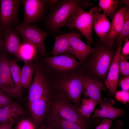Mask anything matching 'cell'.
<instances>
[{
    "mask_svg": "<svg viewBox=\"0 0 129 129\" xmlns=\"http://www.w3.org/2000/svg\"><path fill=\"white\" fill-rule=\"evenodd\" d=\"M81 103V105L78 108V111L82 117L85 118H88L94 111L97 105L96 103L92 99L85 97L82 99Z\"/></svg>",
    "mask_w": 129,
    "mask_h": 129,
    "instance_id": "26",
    "label": "cell"
},
{
    "mask_svg": "<svg viewBox=\"0 0 129 129\" xmlns=\"http://www.w3.org/2000/svg\"><path fill=\"white\" fill-rule=\"evenodd\" d=\"M3 32L0 28V49L2 43V33Z\"/></svg>",
    "mask_w": 129,
    "mask_h": 129,
    "instance_id": "39",
    "label": "cell"
},
{
    "mask_svg": "<svg viewBox=\"0 0 129 129\" xmlns=\"http://www.w3.org/2000/svg\"><path fill=\"white\" fill-rule=\"evenodd\" d=\"M15 30L25 42L33 45L38 53L46 55L47 52L44 45L47 32L33 25L23 24L16 25Z\"/></svg>",
    "mask_w": 129,
    "mask_h": 129,
    "instance_id": "5",
    "label": "cell"
},
{
    "mask_svg": "<svg viewBox=\"0 0 129 129\" xmlns=\"http://www.w3.org/2000/svg\"><path fill=\"white\" fill-rule=\"evenodd\" d=\"M124 44L121 49L120 55L123 56L126 59L128 57L129 54V40L126 39L124 41Z\"/></svg>",
    "mask_w": 129,
    "mask_h": 129,
    "instance_id": "33",
    "label": "cell"
},
{
    "mask_svg": "<svg viewBox=\"0 0 129 129\" xmlns=\"http://www.w3.org/2000/svg\"><path fill=\"white\" fill-rule=\"evenodd\" d=\"M118 0H100L98 5L108 17L112 19L117 11Z\"/></svg>",
    "mask_w": 129,
    "mask_h": 129,
    "instance_id": "25",
    "label": "cell"
},
{
    "mask_svg": "<svg viewBox=\"0 0 129 129\" xmlns=\"http://www.w3.org/2000/svg\"><path fill=\"white\" fill-rule=\"evenodd\" d=\"M121 41L118 43V48L115 56L108 70L105 84L110 93L115 95L117 91L118 82L119 63L121 46L123 43Z\"/></svg>",
    "mask_w": 129,
    "mask_h": 129,
    "instance_id": "13",
    "label": "cell"
},
{
    "mask_svg": "<svg viewBox=\"0 0 129 129\" xmlns=\"http://www.w3.org/2000/svg\"><path fill=\"white\" fill-rule=\"evenodd\" d=\"M25 113L24 110L16 102L4 106L0 108V125L16 122Z\"/></svg>",
    "mask_w": 129,
    "mask_h": 129,
    "instance_id": "20",
    "label": "cell"
},
{
    "mask_svg": "<svg viewBox=\"0 0 129 129\" xmlns=\"http://www.w3.org/2000/svg\"><path fill=\"white\" fill-rule=\"evenodd\" d=\"M124 123L121 120L117 121L113 125L112 129H122L124 125Z\"/></svg>",
    "mask_w": 129,
    "mask_h": 129,
    "instance_id": "35",
    "label": "cell"
},
{
    "mask_svg": "<svg viewBox=\"0 0 129 129\" xmlns=\"http://www.w3.org/2000/svg\"><path fill=\"white\" fill-rule=\"evenodd\" d=\"M110 101L107 99H102L100 106L95 111L91 119L102 117L112 120L124 116L125 115L124 110L114 107Z\"/></svg>",
    "mask_w": 129,
    "mask_h": 129,
    "instance_id": "18",
    "label": "cell"
},
{
    "mask_svg": "<svg viewBox=\"0 0 129 129\" xmlns=\"http://www.w3.org/2000/svg\"><path fill=\"white\" fill-rule=\"evenodd\" d=\"M16 122H13L9 123L0 125V129H12L13 125Z\"/></svg>",
    "mask_w": 129,
    "mask_h": 129,
    "instance_id": "36",
    "label": "cell"
},
{
    "mask_svg": "<svg viewBox=\"0 0 129 129\" xmlns=\"http://www.w3.org/2000/svg\"><path fill=\"white\" fill-rule=\"evenodd\" d=\"M112 120L104 118L102 122L95 129H109L112 124Z\"/></svg>",
    "mask_w": 129,
    "mask_h": 129,
    "instance_id": "32",
    "label": "cell"
},
{
    "mask_svg": "<svg viewBox=\"0 0 129 129\" xmlns=\"http://www.w3.org/2000/svg\"><path fill=\"white\" fill-rule=\"evenodd\" d=\"M51 104L52 109L57 112L64 119L74 123L82 129H87L89 125L88 120L82 117L78 108L62 97L58 95Z\"/></svg>",
    "mask_w": 129,
    "mask_h": 129,
    "instance_id": "6",
    "label": "cell"
},
{
    "mask_svg": "<svg viewBox=\"0 0 129 129\" xmlns=\"http://www.w3.org/2000/svg\"><path fill=\"white\" fill-rule=\"evenodd\" d=\"M0 90L15 97H20L21 95L12 79L6 54L2 53L0 55Z\"/></svg>",
    "mask_w": 129,
    "mask_h": 129,
    "instance_id": "8",
    "label": "cell"
},
{
    "mask_svg": "<svg viewBox=\"0 0 129 129\" xmlns=\"http://www.w3.org/2000/svg\"><path fill=\"white\" fill-rule=\"evenodd\" d=\"M126 39H129V9L128 7L126 10L124 21L121 32L116 38L117 42L118 43L124 42Z\"/></svg>",
    "mask_w": 129,
    "mask_h": 129,
    "instance_id": "28",
    "label": "cell"
},
{
    "mask_svg": "<svg viewBox=\"0 0 129 129\" xmlns=\"http://www.w3.org/2000/svg\"><path fill=\"white\" fill-rule=\"evenodd\" d=\"M50 114L49 127L53 129H82L78 125L64 119L54 110L52 109Z\"/></svg>",
    "mask_w": 129,
    "mask_h": 129,
    "instance_id": "22",
    "label": "cell"
},
{
    "mask_svg": "<svg viewBox=\"0 0 129 129\" xmlns=\"http://www.w3.org/2000/svg\"><path fill=\"white\" fill-rule=\"evenodd\" d=\"M97 7H92L89 11L86 12L81 7L78 6L66 26L70 29H77L85 38L90 46L93 43L92 38L93 18Z\"/></svg>",
    "mask_w": 129,
    "mask_h": 129,
    "instance_id": "4",
    "label": "cell"
},
{
    "mask_svg": "<svg viewBox=\"0 0 129 129\" xmlns=\"http://www.w3.org/2000/svg\"><path fill=\"white\" fill-rule=\"evenodd\" d=\"M51 93L29 103L30 113L34 121L37 123H40L42 121L48 112L50 105Z\"/></svg>",
    "mask_w": 129,
    "mask_h": 129,
    "instance_id": "16",
    "label": "cell"
},
{
    "mask_svg": "<svg viewBox=\"0 0 129 129\" xmlns=\"http://www.w3.org/2000/svg\"><path fill=\"white\" fill-rule=\"evenodd\" d=\"M119 74L124 77L129 76V63L120 55L119 63Z\"/></svg>",
    "mask_w": 129,
    "mask_h": 129,
    "instance_id": "29",
    "label": "cell"
},
{
    "mask_svg": "<svg viewBox=\"0 0 129 129\" xmlns=\"http://www.w3.org/2000/svg\"><path fill=\"white\" fill-rule=\"evenodd\" d=\"M115 96L117 100L124 104L129 102V91L122 90L117 91Z\"/></svg>",
    "mask_w": 129,
    "mask_h": 129,
    "instance_id": "31",
    "label": "cell"
},
{
    "mask_svg": "<svg viewBox=\"0 0 129 129\" xmlns=\"http://www.w3.org/2000/svg\"><path fill=\"white\" fill-rule=\"evenodd\" d=\"M51 82L58 95L79 108L82 92L83 72L80 67L65 72L55 73Z\"/></svg>",
    "mask_w": 129,
    "mask_h": 129,
    "instance_id": "2",
    "label": "cell"
},
{
    "mask_svg": "<svg viewBox=\"0 0 129 129\" xmlns=\"http://www.w3.org/2000/svg\"><path fill=\"white\" fill-rule=\"evenodd\" d=\"M41 129H53L49 127H43Z\"/></svg>",
    "mask_w": 129,
    "mask_h": 129,
    "instance_id": "40",
    "label": "cell"
},
{
    "mask_svg": "<svg viewBox=\"0 0 129 129\" xmlns=\"http://www.w3.org/2000/svg\"><path fill=\"white\" fill-rule=\"evenodd\" d=\"M24 20L22 24H29L39 21L45 11L47 0H23Z\"/></svg>",
    "mask_w": 129,
    "mask_h": 129,
    "instance_id": "10",
    "label": "cell"
},
{
    "mask_svg": "<svg viewBox=\"0 0 129 129\" xmlns=\"http://www.w3.org/2000/svg\"><path fill=\"white\" fill-rule=\"evenodd\" d=\"M2 107V106H1L0 105V108L1 107Z\"/></svg>",
    "mask_w": 129,
    "mask_h": 129,
    "instance_id": "41",
    "label": "cell"
},
{
    "mask_svg": "<svg viewBox=\"0 0 129 129\" xmlns=\"http://www.w3.org/2000/svg\"><path fill=\"white\" fill-rule=\"evenodd\" d=\"M15 129H36L34 124L28 119H22L17 123Z\"/></svg>",
    "mask_w": 129,
    "mask_h": 129,
    "instance_id": "30",
    "label": "cell"
},
{
    "mask_svg": "<svg viewBox=\"0 0 129 129\" xmlns=\"http://www.w3.org/2000/svg\"><path fill=\"white\" fill-rule=\"evenodd\" d=\"M92 5L90 0H59L46 17V26L49 31L56 32L62 27L66 26L78 6L86 8L91 6Z\"/></svg>",
    "mask_w": 129,
    "mask_h": 129,
    "instance_id": "3",
    "label": "cell"
},
{
    "mask_svg": "<svg viewBox=\"0 0 129 129\" xmlns=\"http://www.w3.org/2000/svg\"><path fill=\"white\" fill-rule=\"evenodd\" d=\"M67 34L73 55L79 59L81 65L88 58L89 55L93 52L94 48L91 47L81 40V35L80 34L73 31Z\"/></svg>",
    "mask_w": 129,
    "mask_h": 129,
    "instance_id": "12",
    "label": "cell"
},
{
    "mask_svg": "<svg viewBox=\"0 0 129 129\" xmlns=\"http://www.w3.org/2000/svg\"><path fill=\"white\" fill-rule=\"evenodd\" d=\"M90 56L80 66L84 73L93 79L105 82L117 50L106 45L100 39L96 44Z\"/></svg>",
    "mask_w": 129,
    "mask_h": 129,
    "instance_id": "1",
    "label": "cell"
},
{
    "mask_svg": "<svg viewBox=\"0 0 129 129\" xmlns=\"http://www.w3.org/2000/svg\"><path fill=\"white\" fill-rule=\"evenodd\" d=\"M120 3L122 4H124L126 5L127 6L129 7V0H123L121 1Z\"/></svg>",
    "mask_w": 129,
    "mask_h": 129,
    "instance_id": "38",
    "label": "cell"
},
{
    "mask_svg": "<svg viewBox=\"0 0 129 129\" xmlns=\"http://www.w3.org/2000/svg\"><path fill=\"white\" fill-rule=\"evenodd\" d=\"M9 61L10 70L12 79L17 88L21 92L23 88L21 82V69L15 60L11 59Z\"/></svg>",
    "mask_w": 129,
    "mask_h": 129,
    "instance_id": "27",
    "label": "cell"
},
{
    "mask_svg": "<svg viewBox=\"0 0 129 129\" xmlns=\"http://www.w3.org/2000/svg\"><path fill=\"white\" fill-rule=\"evenodd\" d=\"M103 86L102 82L93 79L83 72L82 92L85 97H90L94 100L97 104H100L102 101L101 91Z\"/></svg>",
    "mask_w": 129,
    "mask_h": 129,
    "instance_id": "14",
    "label": "cell"
},
{
    "mask_svg": "<svg viewBox=\"0 0 129 129\" xmlns=\"http://www.w3.org/2000/svg\"><path fill=\"white\" fill-rule=\"evenodd\" d=\"M2 43L0 49L3 53L14 55L17 56L18 51L20 45L18 34L12 27L8 28L3 32Z\"/></svg>",
    "mask_w": 129,
    "mask_h": 129,
    "instance_id": "17",
    "label": "cell"
},
{
    "mask_svg": "<svg viewBox=\"0 0 129 129\" xmlns=\"http://www.w3.org/2000/svg\"><path fill=\"white\" fill-rule=\"evenodd\" d=\"M46 63L55 73L62 72L80 67L81 64L75 56L68 54H64L45 58Z\"/></svg>",
    "mask_w": 129,
    "mask_h": 129,
    "instance_id": "11",
    "label": "cell"
},
{
    "mask_svg": "<svg viewBox=\"0 0 129 129\" xmlns=\"http://www.w3.org/2000/svg\"><path fill=\"white\" fill-rule=\"evenodd\" d=\"M22 0H0V28L2 31L18 24V11Z\"/></svg>",
    "mask_w": 129,
    "mask_h": 129,
    "instance_id": "7",
    "label": "cell"
},
{
    "mask_svg": "<svg viewBox=\"0 0 129 129\" xmlns=\"http://www.w3.org/2000/svg\"><path fill=\"white\" fill-rule=\"evenodd\" d=\"M38 53L36 49L33 45L25 42L20 44L17 56L25 63L29 62L35 58Z\"/></svg>",
    "mask_w": 129,
    "mask_h": 129,
    "instance_id": "23",
    "label": "cell"
},
{
    "mask_svg": "<svg viewBox=\"0 0 129 129\" xmlns=\"http://www.w3.org/2000/svg\"><path fill=\"white\" fill-rule=\"evenodd\" d=\"M59 0H47V4L50 7L53 8L59 1Z\"/></svg>",
    "mask_w": 129,
    "mask_h": 129,
    "instance_id": "37",
    "label": "cell"
},
{
    "mask_svg": "<svg viewBox=\"0 0 129 129\" xmlns=\"http://www.w3.org/2000/svg\"><path fill=\"white\" fill-rule=\"evenodd\" d=\"M101 9L97 7L94 15L93 27L96 34L104 42L109 32L111 24L106 15L99 12Z\"/></svg>",
    "mask_w": 129,
    "mask_h": 129,
    "instance_id": "19",
    "label": "cell"
},
{
    "mask_svg": "<svg viewBox=\"0 0 129 129\" xmlns=\"http://www.w3.org/2000/svg\"><path fill=\"white\" fill-rule=\"evenodd\" d=\"M50 54L56 56L60 54H68L73 55L67 33L56 37L53 49Z\"/></svg>",
    "mask_w": 129,
    "mask_h": 129,
    "instance_id": "21",
    "label": "cell"
},
{
    "mask_svg": "<svg viewBox=\"0 0 129 129\" xmlns=\"http://www.w3.org/2000/svg\"><path fill=\"white\" fill-rule=\"evenodd\" d=\"M28 91L29 103L51 92L49 81L41 69L37 66Z\"/></svg>",
    "mask_w": 129,
    "mask_h": 129,
    "instance_id": "9",
    "label": "cell"
},
{
    "mask_svg": "<svg viewBox=\"0 0 129 129\" xmlns=\"http://www.w3.org/2000/svg\"><path fill=\"white\" fill-rule=\"evenodd\" d=\"M128 6H121L117 10L111 24L110 30L104 43L107 45L113 47L115 40L120 33L124 24L125 12Z\"/></svg>",
    "mask_w": 129,
    "mask_h": 129,
    "instance_id": "15",
    "label": "cell"
},
{
    "mask_svg": "<svg viewBox=\"0 0 129 129\" xmlns=\"http://www.w3.org/2000/svg\"><path fill=\"white\" fill-rule=\"evenodd\" d=\"M37 66L30 62L25 63L21 70V82L22 87L27 88L29 87Z\"/></svg>",
    "mask_w": 129,
    "mask_h": 129,
    "instance_id": "24",
    "label": "cell"
},
{
    "mask_svg": "<svg viewBox=\"0 0 129 129\" xmlns=\"http://www.w3.org/2000/svg\"><path fill=\"white\" fill-rule=\"evenodd\" d=\"M119 82L122 90L129 91V76L121 79Z\"/></svg>",
    "mask_w": 129,
    "mask_h": 129,
    "instance_id": "34",
    "label": "cell"
}]
</instances>
